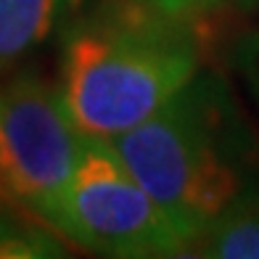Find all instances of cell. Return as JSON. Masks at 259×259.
<instances>
[{"label":"cell","instance_id":"6da1fadb","mask_svg":"<svg viewBox=\"0 0 259 259\" xmlns=\"http://www.w3.org/2000/svg\"><path fill=\"white\" fill-rule=\"evenodd\" d=\"M169 14H103L64 42L58 93L82 135L114 140L198 74V48Z\"/></svg>","mask_w":259,"mask_h":259},{"label":"cell","instance_id":"7a4b0ae2","mask_svg":"<svg viewBox=\"0 0 259 259\" xmlns=\"http://www.w3.org/2000/svg\"><path fill=\"white\" fill-rule=\"evenodd\" d=\"M111 143L146 191L198 235L243 193L217 103L198 79Z\"/></svg>","mask_w":259,"mask_h":259},{"label":"cell","instance_id":"3957f363","mask_svg":"<svg viewBox=\"0 0 259 259\" xmlns=\"http://www.w3.org/2000/svg\"><path fill=\"white\" fill-rule=\"evenodd\" d=\"M82 138L58 85L19 74L0 88V217L61 235Z\"/></svg>","mask_w":259,"mask_h":259},{"label":"cell","instance_id":"277c9868","mask_svg":"<svg viewBox=\"0 0 259 259\" xmlns=\"http://www.w3.org/2000/svg\"><path fill=\"white\" fill-rule=\"evenodd\" d=\"M61 235L69 246L106 256L191 254L198 238L146 191L111 140L90 135L82 138L66 191Z\"/></svg>","mask_w":259,"mask_h":259},{"label":"cell","instance_id":"5b68a950","mask_svg":"<svg viewBox=\"0 0 259 259\" xmlns=\"http://www.w3.org/2000/svg\"><path fill=\"white\" fill-rule=\"evenodd\" d=\"M61 3L64 0H0V72L48 40Z\"/></svg>","mask_w":259,"mask_h":259},{"label":"cell","instance_id":"8992f818","mask_svg":"<svg viewBox=\"0 0 259 259\" xmlns=\"http://www.w3.org/2000/svg\"><path fill=\"white\" fill-rule=\"evenodd\" d=\"M198 256L259 259V196H238L191 246Z\"/></svg>","mask_w":259,"mask_h":259},{"label":"cell","instance_id":"52a82bcc","mask_svg":"<svg viewBox=\"0 0 259 259\" xmlns=\"http://www.w3.org/2000/svg\"><path fill=\"white\" fill-rule=\"evenodd\" d=\"M58 238L61 235L42 225L0 217V259H34L64 254Z\"/></svg>","mask_w":259,"mask_h":259},{"label":"cell","instance_id":"ba28073f","mask_svg":"<svg viewBox=\"0 0 259 259\" xmlns=\"http://www.w3.org/2000/svg\"><path fill=\"white\" fill-rule=\"evenodd\" d=\"M148 3L154 11H161V14H169V16H185V14H193V11H201L220 3V0H143Z\"/></svg>","mask_w":259,"mask_h":259}]
</instances>
